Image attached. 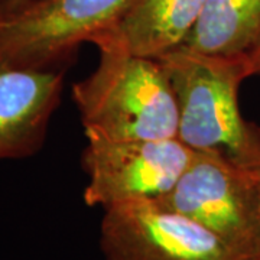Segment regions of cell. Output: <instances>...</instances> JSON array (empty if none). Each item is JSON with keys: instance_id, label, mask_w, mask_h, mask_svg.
<instances>
[{"instance_id": "8", "label": "cell", "mask_w": 260, "mask_h": 260, "mask_svg": "<svg viewBox=\"0 0 260 260\" xmlns=\"http://www.w3.org/2000/svg\"><path fill=\"white\" fill-rule=\"evenodd\" d=\"M205 0H136L123 18L91 44L100 49L162 58L184 44Z\"/></svg>"}, {"instance_id": "3", "label": "cell", "mask_w": 260, "mask_h": 260, "mask_svg": "<svg viewBox=\"0 0 260 260\" xmlns=\"http://www.w3.org/2000/svg\"><path fill=\"white\" fill-rule=\"evenodd\" d=\"M136 0H25L0 9V61L65 68L81 44L117 23Z\"/></svg>"}, {"instance_id": "2", "label": "cell", "mask_w": 260, "mask_h": 260, "mask_svg": "<svg viewBox=\"0 0 260 260\" xmlns=\"http://www.w3.org/2000/svg\"><path fill=\"white\" fill-rule=\"evenodd\" d=\"M84 133L110 139H178V103L159 58L100 49V62L73 85Z\"/></svg>"}, {"instance_id": "9", "label": "cell", "mask_w": 260, "mask_h": 260, "mask_svg": "<svg viewBox=\"0 0 260 260\" xmlns=\"http://www.w3.org/2000/svg\"><path fill=\"white\" fill-rule=\"evenodd\" d=\"M260 34V0H205L178 49L213 56L247 55Z\"/></svg>"}, {"instance_id": "7", "label": "cell", "mask_w": 260, "mask_h": 260, "mask_svg": "<svg viewBox=\"0 0 260 260\" xmlns=\"http://www.w3.org/2000/svg\"><path fill=\"white\" fill-rule=\"evenodd\" d=\"M65 68H28L0 61V160L37 155L61 102Z\"/></svg>"}, {"instance_id": "4", "label": "cell", "mask_w": 260, "mask_h": 260, "mask_svg": "<svg viewBox=\"0 0 260 260\" xmlns=\"http://www.w3.org/2000/svg\"><path fill=\"white\" fill-rule=\"evenodd\" d=\"M256 168L239 167L215 153L194 152L177 184L156 201L201 224L244 260H254Z\"/></svg>"}, {"instance_id": "12", "label": "cell", "mask_w": 260, "mask_h": 260, "mask_svg": "<svg viewBox=\"0 0 260 260\" xmlns=\"http://www.w3.org/2000/svg\"><path fill=\"white\" fill-rule=\"evenodd\" d=\"M23 2L25 0H0V9H10V8H15Z\"/></svg>"}, {"instance_id": "11", "label": "cell", "mask_w": 260, "mask_h": 260, "mask_svg": "<svg viewBox=\"0 0 260 260\" xmlns=\"http://www.w3.org/2000/svg\"><path fill=\"white\" fill-rule=\"evenodd\" d=\"M256 194H257V247L254 260H260V167L256 168Z\"/></svg>"}, {"instance_id": "10", "label": "cell", "mask_w": 260, "mask_h": 260, "mask_svg": "<svg viewBox=\"0 0 260 260\" xmlns=\"http://www.w3.org/2000/svg\"><path fill=\"white\" fill-rule=\"evenodd\" d=\"M247 61H249V65H250L251 75L260 74V34L253 48L247 54Z\"/></svg>"}, {"instance_id": "1", "label": "cell", "mask_w": 260, "mask_h": 260, "mask_svg": "<svg viewBox=\"0 0 260 260\" xmlns=\"http://www.w3.org/2000/svg\"><path fill=\"white\" fill-rule=\"evenodd\" d=\"M162 62L178 103V139L194 152L220 155L244 168L260 165V127L239 107L251 77L247 55L213 56L175 49Z\"/></svg>"}, {"instance_id": "6", "label": "cell", "mask_w": 260, "mask_h": 260, "mask_svg": "<svg viewBox=\"0 0 260 260\" xmlns=\"http://www.w3.org/2000/svg\"><path fill=\"white\" fill-rule=\"evenodd\" d=\"M106 260H244L218 236L156 200L104 208Z\"/></svg>"}, {"instance_id": "5", "label": "cell", "mask_w": 260, "mask_h": 260, "mask_svg": "<svg viewBox=\"0 0 260 260\" xmlns=\"http://www.w3.org/2000/svg\"><path fill=\"white\" fill-rule=\"evenodd\" d=\"M81 164L88 175L84 201L102 207L158 200L184 174L194 150L179 139H110L85 133Z\"/></svg>"}]
</instances>
